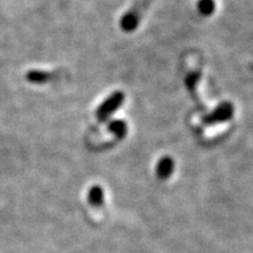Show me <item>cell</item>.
I'll use <instances>...</instances> for the list:
<instances>
[{
    "label": "cell",
    "mask_w": 253,
    "mask_h": 253,
    "mask_svg": "<svg viewBox=\"0 0 253 253\" xmlns=\"http://www.w3.org/2000/svg\"><path fill=\"white\" fill-rule=\"evenodd\" d=\"M153 0H136L132 7L121 18V28L125 32H132L140 24L141 18Z\"/></svg>",
    "instance_id": "obj_1"
},
{
    "label": "cell",
    "mask_w": 253,
    "mask_h": 253,
    "mask_svg": "<svg viewBox=\"0 0 253 253\" xmlns=\"http://www.w3.org/2000/svg\"><path fill=\"white\" fill-rule=\"evenodd\" d=\"M125 102V93L115 91L104 100V102L96 110V118L99 121L104 122L118 110Z\"/></svg>",
    "instance_id": "obj_2"
},
{
    "label": "cell",
    "mask_w": 253,
    "mask_h": 253,
    "mask_svg": "<svg viewBox=\"0 0 253 253\" xmlns=\"http://www.w3.org/2000/svg\"><path fill=\"white\" fill-rule=\"evenodd\" d=\"M235 115V107L229 101L220 102L212 112L203 118V123L208 126L216 125V123H223L229 121Z\"/></svg>",
    "instance_id": "obj_3"
},
{
    "label": "cell",
    "mask_w": 253,
    "mask_h": 253,
    "mask_svg": "<svg viewBox=\"0 0 253 253\" xmlns=\"http://www.w3.org/2000/svg\"><path fill=\"white\" fill-rule=\"evenodd\" d=\"M175 170V162L170 156H164L157 162L156 175L162 181L169 179Z\"/></svg>",
    "instance_id": "obj_4"
},
{
    "label": "cell",
    "mask_w": 253,
    "mask_h": 253,
    "mask_svg": "<svg viewBox=\"0 0 253 253\" xmlns=\"http://www.w3.org/2000/svg\"><path fill=\"white\" fill-rule=\"evenodd\" d=\"M55 79V73L41 71V69H32L26 73V80L34 84H43L53 81Z\"/></svg>",
    "instance_id": "obj_5"
},
{
    "label": "cell",
    "mask_w": 253,
    "mask_h": 253,
    "mask_svg": "<svg viewBox=\"0 0 253 253\" xmlns=\"http://www.w3.org/2000/svg\"><path fill=\"white\" fill-rule=\"evenodd\" d=\"M88 203L94 208L104 205V190L101 185H93L88 191Z\"/></svg>",
    "instance_id": "obj_6"
},
{
    "label": "cell",
    "mask_w": 253,
    "mask_h": 253,
    "mask_svg": "<svg viewBox=\"0 0 253 253\" xmlns=\"http://www.w3.org/2000/svg\"><path fill=\"white\" fill-rule=\"evenodd\" d=\"M108 130L119 138H123L128 131V126L123 120H114L108 123Z\"/></svg>",
    "instance_id": "obj_7"
},
{
    "label": "cell",
    "mask_w": 253,
    "mask_h": 253,
    "mask_svg": "<svg viewBox=\"0 0 253 253\" xmlns=\"http://www.w3.org/2000/svg\"><path fill=\"white\" fill-rule=\"evenodd\" d=\"M199 80H201V73L199 72H191L185 79L186 88H188V90L190 91L192 97H195L196 89H197Z\"/></svg>",
    "instance_id": "obj_8"
},
{
    "label": "cell",
    "mask_w": 253,
    "mask_h": 253,
    "mask_svg": "<svg viewBox=\"0 0 253 253\" xmlns=\"http://www.w3.org/2000/svg\"><path fill=\"white\" fill-rule=\"evenodd\" d=\"M198 11L199 13L204 17H209L216 9V2L214 0H199L198 1Z\"/></svg>",
    "instance_id": "obj_9"
}]
</instances>
